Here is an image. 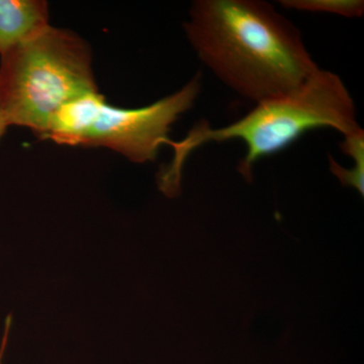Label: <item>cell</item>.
Masks as SVG:
<instances>
[{"instance_id": "6da1fadb", "label": "cell", "mask_w": 364, "mask_h": 364, "mask_svg": "<svg viewBox=\"0 0 364 364\" xmlns=\"http://www.w3.org/2000/svg\"><path fill=\"white\" fill-rule=\"evenodd\" d=\"M184 30L215 75L256 104L296 90L318 69L298 28L261 0H196Z\"/></svg>"}, {"instance_id": "7a4b0ae2", "label": "cell", "mask_w": 364, "mask_h": 364, "mask_svg": "<svg viewBox=\"0 0 364 364\" xmlns=\"http://www.w3.org/2000/svg\"><path fill=\"white\" fill-rule=\"evenodd\" d=\"M318 128L334 129L343 136L360 128L353 100L342 79L320 68L296 90L257 102L253 111L229 126L213 129L203 121L179 142L171 141L173 159L158 173V188L169 198L178 196L182 168L191 153L203 144L232 139L245 143L247 151L238 171L251 182L258 160L286 149L306 132Z\"/></svg>"}, {"instance_id": "3957f363", "label": "cell", "mask_w": 364, "mask_h": 364, "mask_svg": "<svg viewBox=\"0 0 364 364\" xmlns=\"http://www.w3.org/2000/svg\"><path fill=\"white\" fill-rule=\"evenodd\" d=\"M98 91L90 45L64 28L44 31L0 57V104L9 127L46 140L65 105Z\"/></svg>"}, {"instance_id": "277c9868", "label": "cell", "mask_w": 364, "mask_h": 364, "mask_svg": "<svg viewBox=\"0 0 364 364\" xmlns=\"http://www.w3.org/2000/svg\"><path fill=\"white\" fill-rule=\"evenodd\" d=\"M200 79L198 73L181 90L140 109L112 107L100 91L88 93L55 116L46 140L109 148L136 163L153 161L159 148L171 143L172 124L195 104Z\"/></svg>"}, {"instance_id": "5b68a950", "label": "cell", "mask_w": 364, "mask_h": 364, "mask_svg": "<svg viewBox=\"0 0 364 364\" xmlns=\"http://www.w3.org/2000/svg\"><path fill=\"white\" fill-rule=\"evenodd\" d=\"M50 26L43 0H0V57Z\"/></svg>"}, {"instance_id": "8992f818", "label": "cell", "mask_w": 364, "mask_h": 364, "mask_svg": "<svg viewBox=\"0 0 364 364\" xmlns=\"http://www.w3.org/2000/svg\"><path fill=\"white\" fill-rule=\"evenodd\" d=\"M279 2L286 9L337 14L345 18H360L364 13L363 0H280Z\"/></svg>"}, {"instance_id": "52a82bcc", "label": "cell", "mask_w": 364, "mask_h": 364, "mask_svg": "<svg viewBox=\"0 0 364 364\" xmlns=\"http://www.w3.org/2000/svg\"><path fill=\"white\" fill-rule=\"evenodd\" d=\"M330 170L335 176L338 177L339 181L344 186H351L360 193L364 195V167H352L346 169L341 167L336 160L329 155Z\"/></svg>"}, {"instance_id": "ba28073f", "label": "cell", "mask_w": 364, "mask_h": 364, "mask_svg": "<svg viewBox=\"0 0 364 364\" xmlns=\"http://www.w3.org/2000/svg\"><path fill=\"white\" fill-rule=\"evenodd\" d=\"M11 316H7L6 320V327H4V338H2L1 346H0V364H2V359H4V351H6L7 340H9V331L11 327Z\"/></svg>"}, {"instance_id": "9c48e42d", "label": "cell", "mask_w": 364, "mask_h": 364, "mask_svg": "<svg viewBox=\"0 0 364 364\" xmlns=\"http://www.w3.org/2000/svg\"><path fill=\"white\" fill-rule=\"evenodd\" d=\"M9 127V124H7L6 114H4L1 104H0V141H1L2 136H4V134H6Z\"/></svg>"}]
</instances>
